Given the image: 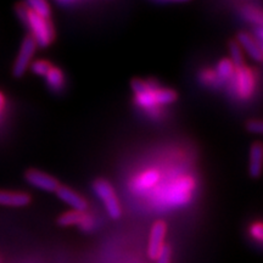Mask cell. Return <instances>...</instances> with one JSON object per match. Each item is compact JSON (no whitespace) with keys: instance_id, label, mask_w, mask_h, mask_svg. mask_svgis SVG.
Listing matches in <instances>:
<instances>
[{"instance_id":"cell-12","label":"cell","mask_w":263,"mask_h":263,"mask_svg":"<svg viewBox=\"0 0 263 263\" xmlns=\"http://www.w3.org/2000/svg\"><path fill=\"white\" fill-rule=\"evenodd\" d=\"M45 81H47L48 87L54 93H61L65 89V76L60 68L52 66L48 74L45 76Z\"/></svg>"},{"instance_id":"cell-4","label":"cell","mask_w":263,"mask_h":263,"mask_svg":"<svg viewBox=\"0 0 263 263\" xmlns=\"http://www.w3.org/2000/svg\"><path fill=\"white\" fill-rule=\"evenodd\" d=\"M37 48V44H35L34 39L31 35H28V37L24 39L17 57H16L14 67H12V73H14L15 77H22L28 71L29 65H31L32 59L34 57Z\"/></svg>"},{"instance_id":"cell-1","label":"cell","mask_w":263,"mask_h":263,"mask_svg":"<svg viewBox=\"0 0 263 263\" xmlns=\"http://www.w3.org/2000/svg\"><path fill=\"white\" fill-rule=\"evenodd\" d=\"M16 14L31 31V37L34 39L37 47L48 48L54 42V27L48 18H43L41 16L33 14L24 4L16 8Z\"/></svg>"},{"instance_id":"cell-14","label":"cell","mask_w":263,"mask_h":263,"mask_svg":"<svg viewBox=\"0 0 263 263\" xmlns=\"http://www.w3.org/2000/svg\"><path fill=\"white\" fill-rule=\"evenodd\" d=\"M242 17L250 24L256 26H263V10L255 6H245L241 11Z\"/></svg>"},{"instance_id":"cell-10","label":"cell","mask_w":263,"mask_h":263,"mask_svg":"<svg viewBox=\"0 0 263 263\" xmlns=\"http://www.w3.org/2000/svg\"><path fill=\"white\" fill-rule=\"evenodd\" d=\"M263 172V144H252L249 157V173L251 178H259Z\"/></svg>"},{"instance_id":"cell-18","label":"cell","mask_w":263,"mask_h":263,"mask_svg":"<svg viewBox=\"0 0 263 263\" xmlns=\"http://www.w3.org/2000/svg\"><path fill=\"white\" fill-rule=\"evenodd\" d=\"M51 67H52V66H51L50 62H48L45 60H37L31 65V71L34 74L45 77V76L48 74V72L50 71Z\"/></svg>"},{"instance_id":"cell-21","label":"cell","mask_w":263,"mask_h":263,"mask_svg":"<svg viewBox=\"0 0 263 263\" xmlns=\"http://www.w3.org/2000/svg\"><path fill=\"white\" fill-rule=\"evenodd\" d=\"M252 235L257 239H263V226H255L252 228Z\"/></svg>"},{"instance_id":"cell-24","label":"cell","mask_w":263,"mask_h":263,"mask_svg":"<svg viewBox=\"0 0 263 263\" xmlns=\"http://www.w3.org/2000/svg\"><path fill=\"white\" fill-rule=\"evenodd\" d=\"M58 3H61V4H68L70 2H73V0H57Z\"/></svg>"},{"instance_id":"cell-5","label":"cell","mask_w":263,"mask_h":263,"mask_svg":"<svg viewBox=\"0 0 263 263\" xmlns=\"http://www.w3.org/2000/svg\"><path fill=\"white\" fill-rule=\"evenodd\" d=\"M25 179L32 186H34V188L39 190H43V192L57 193L59 186H60V183L54 177L37 170L27 171L25 174Z\"/></svg>"},{"instance_id":"cell-11","label":"cell","mask_w":263,"mask_h":263,"mask_svg":"<svg viewBox=\"0 0 263 263\" xmlns=\"http://www.w3.org/2000/svg\"><path fill=\"white\" fill-rule=\"evenodd\" d=\"M31 202V196L27 193L0 190V206L25 207Z\"/></svg>"},{"instance_id":"cell-23","label":"cell","mask_w":263,"mask_h":263,"mask_svg":"<svg viewBox=\"0 0 263 263\" xmlns=\"http://www.w3.org/2000/svg\"><path fill=\"white\" fill-rule=\"evenodd\" d=\"M160 3H185L189 2V0H157Z\"/></svg>"},{"instance_id":"cell-2","label":"cell","mask_w":263,"mask_h":263,"mask_svg":"<svg viewBox=\"0 0 263 263\" xmlns=\"http://www.w3.org/2000/svg\"><path fill=\"white\" fill-rule=\"evenodd\" d=\"M138 104L144 107L159 106V105H170L177 100V93L172 89L160 88L157 85L140 80L133 81L132 83Z\"/></svg>"},{"instance_id":"cell-13","label":"cell","mask_w":263,"mask_h":263,"mask_svg":"<svg viewBox=\"0 0 263 263\" xmlns=\"http://www.w3.org/2000/svg\"><path fill=\"white\" fill-rule=\"evenodd\" d=\"M24 5L33 14L41 16L43 18L49 20V17H50L51 10L47 0H25Z\"/></svg>"},{"instance_id":"cell-20","label":"cell","mask_w":263,"mask_h":263,"mask_svg":"<svg viewBox=\"0 0 263 263\" xmlns=\"http://www.w3.org/2000/svg\"><path fill=\"white\" fill-rule=\"evenodd\" d=\"M246 129H248L250 133L262 134L263 136V121L262 120L250 121V122H248V124H246Z\"/></svg>"},{"instance_id":"cell-9","label":"cell","mask_w":263,"mask_h":263,"mask_svg":"<svg viewBox=\"0 0 263 263\" xmlns=\"http://www.w3.org/2000/svg\"><path fill=\"white\" fill-rule=\"evenodd\" d=\"M239 47L241 48V50L244 49V51L249 55L252 60L255 61H262L263 60V51L261 49V45L258 44L257 41L254 39V37L249 34V33L241 32L238 34V42Z\"/></svg>"},{"instance_id":"cell-25","label":"cell","mask_w":263,"mask_h":263,"mask_svg":"<svg viewBox=\"0 0 263 263\" xmlns=\"http://www.w3.org/2000/svg\"><path fill=\"white\" fill-rule=\"evenodd\" d=\"M3 105H4V97H3V94L0 93V107H2Z\"/></svg>"},{"instance_id":"cell-8","label":"cell","mask_w":263,"mask_h":263,"mask_svg":"<svg viewBox=\"0 0 263 263\" xmlns=\"http://www.w3.org/2000/svg\"><path fill=\"white\" fill-rule=\"evenodd\" d=\"M232 80H235L236 91L244 98H249L254 90V77L252 73L245 67L236 68V72L233 74Z\"/></svg>"},{"instance_id":"cell-3","label":"cell","mask_w":263,"mask_h":263,"mask_svg":"<svg viewBox=\"0 0 263 263\" xmlns=\"http://www.w3.org/2000/svg\"><path fill=\"white\" fill-rule=\"evenodd\" d=\"M93 190L95 195L103 202L107 215L112 219L120 218L122 215V210H121V205L111 184L105 179H98L93 183Z\"/></svg>"},{"instance_id":"cell-27","label":"cell","mask_w":263,"mask_h":263,"mask_svg":"<svg viewBox=\"0 0 263 263\" xmlns=\"http://www.w3.org/2000/svg\"><path fill=\"white\" fill-rule=\"evenodd\" d=\"M0 263H2V258H0Z\"/></svg>"},{"instance_id":"cell-15","label":"cell","mask_w":263,"mask_h":263,"mask_svg":"<svg viewBox=\"0 0 263 263\" xmlns=\"http://www.w3.org/2000/svg\"><path fill=\"white\" fill-rule=\"evenodd\" d=\"M234 66H233L232 62H230L229 59H223L218 62V65H217V70H216V73L218 76L219 80L222 81H230V78L233 77V74H234Z\"/></svg>"},{"instance_id":"cell-17","label":"cell","mask_w":263,"mask_h":263,"mask_svg":"<svg viewBox=\"0 0 263 263\" xmlns=\"http://www.w3.org/2000/svg\"><path fill=\"white\" fill-rule=\"evenodd\" d=\"M229 54L230 62L235 68L244 67V57H242V50L236 42H230L229 44Z\"/></svg>"},{"instance_id":"cell-26","label":"cell","mask_w":263,"mask_h":263,"mask_svg":"<svg viewBox=\"0 0 263 263\" xmlns=\"http://www.w3.org/2000/svg\"><path fill=\"white\" fill-rule=\"evenodd\" d=\"M261 49H262V51H263V45H261Z\"/></svg>"},{"instance_id":"cell-7","label":"cell","mask_w":263,"mask_h":263,"mask_svg":"<svg viewBox=\"0 0 263 263\" xmlns=\"http://www.w3.org/2000/svg\"><path fill=\"white\" fill-rule=\"evenodd\" d=\"M57 195L60 200H62L65 203H67L73 211L78 212H84L87 210L88 203L82 197L80 194L76 193L74 190H72L67 186L60 185L57 190Z\"/></svg>"},{"instance_id":"cell-16","label":"cell","mask_w":263,"mask_h":263,"mask_svg":"<svg viewBox=\"0 0 263 263\" xmlns=\"http://www.w3.org/2000/svg\"><path fill=\"white\" fill-rule=\"evenodd\" d=\"M84 219L83 217V212H78V211H72L66 212L64 215L59 217L58 223L59 226L61 227H70V226H76L78 223H81Z\"/></svg>"},{"instance_id":"cell-22","label":"cell","mask_w":263,"mask_h":263,"mask_svg":"<svg viewBox=\"0 0 263 263\" xmlns=\"http://www.w3.org/2000/svg\"><path fill=\"white\" fill-rule=\"evenodd\" d=\"M255 37L257 41L262 43L263 45V26H256L255 27Z\"/></svg>"},{"instance_id":"cell-6","label":"cell","mask_w":263,"mask_h":263,"mask_svg":"<svg viewBox=\"0 0 263 263\" xmlns=\"http://www.w3.org/2000/svg\"><path fill=\"white\" fill-rule=\"evenodd\" d=\"M167 233V226L163 221H157L150 230L149 246H147V255L151 259H156L157 255L164 246V236Z\"/></svg>"},{"instance_id":"cell-19","label":"cell","mask_w":263,"mask_h":263,"mask_svg":"<svg viewBox=\"0 0 263 263\" xmlns=\"http://www.w3.org/2000/svg\"><path fill=\"white\" fill-rule=\"evenodd\" d=\"M172 261V250L168 245H164L156 257V263H171Z\"/></svg>"}]
</instances>
